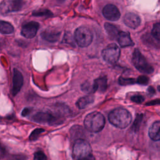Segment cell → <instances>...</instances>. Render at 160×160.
I'll use <instances>...</instances> for the list:
<instances>
[{
  "label": "cell",
  "mask_w": 160,
  "mask_h": 160,
  "mask_svg": "<svg viewBox=\"0 0 160 160\" xmlns=\"http://www.w3.org/2000/svg\"><path fill=\"white\" fill-rule=\"evenodd\" d=\"M132 62L135 68L141 72L151 74L154 71L153 68L148 62L146 58L138 49H136L132 54Z\"/></svg>",
  "instance_id": "obj_5"
},
{
  "label": "cell",
  "mask_w": 160,
  "mask_h": 160,
  "mask_svg": "<svg viewBox=\"0 0 160 160\" xmlns=\"http://www.w3.org/2000/svg\"><path fill=\"white\" fill-rule=\"evenodd\" d=\"M131 100L134 102L139 104V103H142L144 101V98L142 95L136 94V95L131 96Z\"/></svg>",
  "instance_id": "obj_28"
},
{
  "label": "cell",
  "mask_w": 160,
  "mask_h": 160,
  "mask_svg": "<svg viewBox=\"0 0 160 160\" xmlns=\"http://www.w3.org/2000/svg\"><path fill=\"white\" fill-rule=\"evenodd\" d=\"M149 138L154 141L160 140V121H155L150 126L148 131Z\"/></svg>",
  "instance_id": "obj_15"
},
{
  "label": "cell",
  "mask_w": 160,
  "mask_h": 160,
  "mask_svg": "<svg viewBox=\"0 0 160 160\" xmlns=\"http://www.w3.org/2000/svg\"><path fill=\"white\" fill-rule=\"evenodd\" d=\"M6 154V151L5 149L0 144V159L4 158Z\"/></svg>",
  "instance_id": "obj_30"
},
{
  "label": "cell",
  "mask_w": 160,
  "mask_h": 160,
  "mask_svg": "<svg viewBox=\"0 0 160 160\" xmlns=\"http://www.w3.org/2000/svg\"><path fill=\"white\" fill-rule=\"evenodd\" d=\"M142 119V114H139L136 116V119H135V121L132 124V129L133 130L134 132H137L139 130Z\"/></svg>",
  "instance_id": "obj_22"
},
{
  "label": "cell",
  "mask_w": 160,
  "mask_h": 160,
  "mask_svg": "<svg viewBox=\"0 0 160 160\" xmlns=\"http://www.w3.org/2000/svg\"><path fill=\"white\" fill-rule=\"evenodd\" d=\"M102 14L107 19L112 21H118L121 16L118 8L115 5L111 4H107L104 7Z\"/></svg>",
  "instance_id": "obj_10"
},
{
  "label": "cell",
  "mask_w": 160,
  "mask_h": 160,
  "mask_svg": "<svg viewBox=\"0 0 160 160\" xmlns=\"http://www.w3.org/2000/svg\"><path fill=\"white\" fill-rule=\"evenodd\" d=\"M104 28L110 38L117 39L118 36L120 31L116 26L109 22H106L104 24Z\"/></svg>",
  "instance_id": "obj_17"
},
{
  "label": "cell",
  "mask_w": 160,
  "mask_h": 160,
  "mask_svg": "<svg viewBox=\"0 0 160 160\" xmlns=\"http://www.w3.org/2000/svg\"><path fill=\"white\" fill-rule=\"evenodd\" d=\"M14 32L13 26L7 22L4 21H0V33L4 34H11Z\"/></svg>",
  "instance_id": "obj_19"
},
{
  "label": "cell",
  "mask_w": 160,
  "mask_h": 160,
  "mask_svg": "<svg viewBox=\"0 0 160 160\" xmlns=\"http://www.w3.org/2000/svg\"><path fill=\"white\" fill-rule=\"evenodd\" d=\"M74 36L78 45L82 48L89 46L92 41V34L90 29L85 26L78 28Z\"/></svg>",
  "instance_id": "obj_4"
},
{
  "label": "cell",
  "mask_w": 160,
  "mask_h": 160,
  "mask_svg": "<svg viewBox=\"0 0 160 160\" xmlns=\"http://www.w3.org/2000/svg\"><path fill=\"white\" fill-rule=\"evenodd\" d=\"M70 134H71V138L77 140L78 139H82L81 137L82 136L84 132L81 126L78 125H75L71 127V129L70 130Z\"/></svg>",
  "instance_id": "obj_20"
},
{
  "label": "cell",
  "mask_w": 160,
  "mask_h": 160,
  "mask_svg": "<svg viewBox=\"0 0 160 160\" xmlns=\"http://www.w3.org/2000/svg\"><path fill=\"white\" fill-rule=\"evenodd\" d=\"M149 78L148 76H145V75H141L139 76L137 79H136V82L138 84H142V85H146L148 84L149 82Z\"/></svg>",
  "instance_id": "obj_26"
},
{
  "label": "cell",
  "mask_w": 160,
  "mask_h": 160,
  "mask_svg": "<svg viewBox=\"0 0 160 160\" xmlns=\"http://www.w3.org/2000/svg\"><path fill=\"white\" fill-rule=\"evenodd\" d=\"M31 108H25L22 111V115L23 116H27L28 114H29V113H30V112H31Z\"/></svg>",
  "instance_id": "obj_32"
},
{
  "label": "cell",
  "mask_w": 160,
  "mask_h": 160,
  "mask_svg": "<svg viewBox=\"0 0 160 160\" xmlns=\"http://www.w3.org/2000/svg\"><path fill=\"white\" fill-rule=\"evenodd\" d=\"M44 130L42 128H37L35 129L30 134L29 136V139L31 141H34L36 139H37L39 137V136L42 132H44Z\"/></svg>",
  "instance_id": "obj_25"
},
{
  "label": "cell",
  "mask_w": 160,
  "mask_h": 160,
  "mask_svg": "<svg viewBox=\"0 0 160 160\" xmlns=\"http://www.w3.org/2000/svg\"><path fill=\"white\" fill-rule=\"evenodd\" d=\"M108 119L113 126L123 129L129 125L132 120V116L127 109L118 108L109 112Z\"/></svg>",
  "instance_id": "obj_1"
},
{
  "label": "cell",
  "mask_w": 160,
  "mask_h": 160,
  "mask_svg": "<svg viewBox=\"0 0 160 160\" xmlns=\"http://www.w3.org/2000/svg\"><path fill=\"white\" fill-rule=\"evenodd\" d=\"M34 160H47V158L42 151H39L34 154Z\"/></svg>",
  "instance_id": "obj_27"
},
{
  "label": "cell",
  "mask_w": 160,
  "mask_h": 160,
  "mask_svg": "<svg viewBox=\"0 0 160 160\" xmlns=\"http://www.w3.org/2000/svg\"><path fill=\"white\" fill-rule=\"evenodd\" d=\"M94 100V96L91 95H88L79 98L76 102V106L79 109H84L87 106L93 102Z\"/></svg>",
  "instance_id": "obj_18"
},
{
  "label": "cell",
  "mask_w": 160,
  "mask_h": 160,
  "mask_svg": "<svg viewBox=\"0 0 160 160\" xmlns=\"http://www.w3.org/2000/svg\"><path fill=\"white\" fill-rule=\"evenodd\" d=\"M123 21L127 26L132 29L137 28L141 23V19L139 16L133 12L127 13L124 16Z\"/></svg>",
  "instance_id": "obj_12"
},
{
  "label": "cell",
  "mask_w": 160,
  "mask_h": 160,
  "mask_svg": "<svg viewBox=\"0 0 160 160\" xmlns=\"http://www.w3.org/2000/svg\"><path fill=\"white\" fill-rule=\"evenodd\" d=\"M94 88L96 91L100 92H104L106 91L108 84H107V78L106 76H101L96 79L93 82Z\"/></svg>",
  "instance_id": "obj_16"
},
{
  "label": "cell",
  "mask_w": 160,
  "mask_h": 160,
  "mask_svg": "<svg viewBox=\"0 0 160 160\" xmlns=\"http://www.w3.org/2000/svg\"><path fill=\"white\" fill-rule=\"evenodd\" d=\"M152 34L155 39L160 41V22L154 25L152 29Z\"/></svg>",
  "instance_id": "obj_23"
},
{
  "label": "cell",
  "mask_w": 160,
  "mask_h": 160,
  "mask_svg": "<svg viewBox=\"0 0 160 160\" xmlns=\"http://www.w3.org/2000/svg\"><path fill=\"white\" fill-rule=\"evenodd\" d=\"M23 84V76L21 72L14 68L12 75V86L11 93L13 96L16 95L21 89Z\"/></svg>",
  "instance_id": "obj_11"
},
{
  "label": "cell",
  "mask_w": 160,
  "mask_h": 160,
  "mask_svg": "<svg viewBox=\"0 0 160 160\" xmlns=\"http://www.w3.org/2000/svg\"><path fill=\"white\" fill-rule=\"evenodd\" d=\"M120 53V49L118 45L110 44L102 51V56L105 61L113 64L118 61Z\"/></svg>",
  "instance_id": "obj_7"
},
{
  "label": "cell",
  "mask_w": 160,
  "mask_h": 160,
  "mask_svg": "<svg viewBox=\"0 0 160 160\" xmlns=\"http://www.w3.org/2000/svg\"><path fill=\"white\" fill-rule=\"evenodd\" d=\"M49 14H52V13L49 11H46V10H44L43 11H41V12H35L33 13V16H48Z\"/></svg>",
  "instance_id": "obj_29"
},
{
  "label": "cell",
  "mask_w": 160,
  "mask_h": 160,
  "mask_svg": "<svg viewBox=\"0 0 160 160\" xmlns=\"http://www.w3.org/2000/svg\"><path fill=\"white\" fill-rule=\"evenodd\" d=\"M79 160H95V158H94V156L91 154V155H89L84 158H82L81 159H79Z\"/></svg>",
  "instance_id": "obj_33"
},
{
  "label": "cell",
  "mask_w": 160,
  "mask_h": 160,
  "mask_svg": "<svg viewBox=\"0 0 160 160\" xmlns=\"http://www.w3.org/2000/svg\"><path fill=\"white\" fill-rule=\"evenodd\" d=\"M41 37L46 41L49 42H56L59 39L60 36V32L58 31L56 29H46L41 33Z\"/></svg>",
  "instance_id": "obj_13"
},
{
  "label": "cell",
  "mask_w": 160,
  "mask_h": 160,
  "mask_svg": "<svg viewBox=\"0 0 160 160\" xmlns=\"http://www.w3.org/2000/svg\"><path fill=\"white\" fill-rule=\"evenodd\" d=\"M24 4V0H5L1 4L0 11L3 14L18 11L22 8Z\"/></svg>",
  "instance_id": "obj_8"
},
{
  "label": "cell",
  "mask_w": 160,
  "mask_h": 160,
  "mask_svg": "<svg viewBox=\"0 0 160 160\" xmlns=\"http://www.w3.org/2000/svg\"><path fill=\"white\" fill-rule=\"evenodd\" d=\"M148 91L150 94H154L155 93V89L152 86H150V87L148 88Z\"/></svg>",
  "instance_id": "obj_34"
},
{
  "label": "cell",
  "mask_w": 160,
  "mask_h": 160,
  "mask_svg": "<svg viewBox=\"0 0 160 160\" xmlns=\"http://www.w3.org/2000/svg\"><path fill=\"white\" fill-rule=\"evenodd\" d=\"M136 80L133 78H124L122 77L119 78V83L121 85H129V84H133L136 83Z\"/></svg>",
  "instance_id": "obj_24"
},
{
  "label": "cell",
  "mask_w": 160,
  "mask_h": 160,
  "mask_svg": "<svg viewBox=\"0 0 160 160\" xmlns=\"http://www.w3.org/2000/svg\"><path fill=\"white\" fill-rule=\"evenodd\" d=\"M156 104H160V99H155V100H152L151 101L149 102H148V103H146V105L148 106H151V105H156Z\"/></svg>",
  "instance_id": "obj_31"
},
{
  "label": "cell",
  "mask_w": 160,
  "mask_h": 160,
  "mask_svg": "<svg viewBox=\"0 0 160 160\" xmlns=\"http://www.w3.org/2000/svg\"><path fill=\"white\" fill-rule=\"evenodd\" d=\"M81 90L83 91L84 92H88V93H93L95 92L93 83L91 84L89 82H84L81 85Z\"/></svg>",
  "instance_id": "obj_21"
},
{
  "label": "cell",
  "mask_w": 160,
  "mask_h": 160,
  "mask_svg": "<svg viewBox=\"0 0 160 160\" xmlns=\"http://www.w3.org/2000/svg\"><path fill=\"white\" fill-rule=\"evenodd\" d=\"M39 28V24L37 22L31 21L24 24L21 29V35L28 39L34 38Z\"/></svg>",
  "instance_id": "obj_9"
},
{
  "label": "cell",
  "mask_w": 160,
  "mask_h": 160,
  "mask_svg": "<svg viewBox=\"0 0 160 160\" xmlns=\"http://www.w3.org/2000/svg\"><path fill=\"white\" fill-rule=\"evenodd\" d=\"M91 146L87 141L83 139H78L75 141L72 148L74 160H79L84 158L91 155Z\"/></svg>",
  "instance_id": "obj_3"
},
{
  "label": "cell",
  "mask_w": 160,
  "mask_h": 160,
  "mask_svg": "<svg viewBox=\"0 0 160 160\" xmlns=\"http://www.w3.org/2000/svg\"><path fill=\"white\" fill-rule=\"evenodd\" d=\"M158 91L160 92V86H158Z\"/></svg>",
  "instance_id": "obj_35"
},
{
  "label": "cell",
  "mask_w": 160,
  "mask_h": 160,
  "mask_svg": "<svg viewBox=\"0 0 160 160\" xmlns=\"http://www.w3.org/2000/svg\"><path fill=\"white\" fill-rule=\"evenodd\" d=\"M84 125L88 131L92 132H98L103 129L105 125L104 117L101 112H92L85 117Z\"/></svg>",
  "instance_id": "obj_2"
},
{
  "label": "cell",
  "mask_w": 160,
  "mask_h": 160,
  "mask_svg": "<svg viewBox=\"0 0 160 160\" xmlns=\"http://www.w3.org/2000/svg\"><path fill=\"white\" fill-rule=\"evenodd\" d=\"M62 117L50 112H39L32 116V121L41 124H49L50 125L59 124L63 122Z\"/></svg>",
  "instance_id": "obj_6"
},
{
  "label": "cell",
  "mask_w": 160,
  "mask_h": 160,
  "mask_svg": "<svg viewBox=\"0 0 160 160\" xmlns=\"http://www.w3.org/2000/svg\"><path fill=\"white\" fill-rule=\"evenodd\" d=\"M117 40L120 46L122 48L134 45V42L131 39L129 34L126 32L120 31L118 36Z\"/></svg>",
  "instance_id": "obj_14"
}]
</instances>
